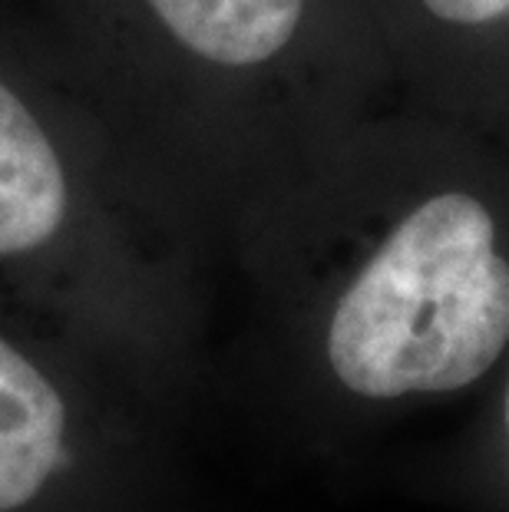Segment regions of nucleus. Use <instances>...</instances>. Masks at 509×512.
<instances>
[{
    "label": "nucleus",
    "mask_w": 509,
    "mask_h": 512,
    "mask_svg": "<svg viewBox=\"0 0 509 512\" xmlns=\"http://www.w3.org/2000/svg\"><path fill=\"white\" fill-rule=\"evenodd\" d=\"M159 24L219 67H258L298 34L305 0H146Z\"/></svg>",
    "instance_id": "4"
},
{
    "label": "nucleus",
    "mask_w": 509,
    "mask_h": 512,
    "mask_svg": "<svg viewBox=\"0 0 509 512\" xmlns=\"http://www.w3.org/2000/svg\"><path fill=\"white\" fill-rule=\"evenodd\" d=\"M73 463V417L60 384L0 334V512H27Z\"/></svg>",
    "instance_id": "2"
},
{
    "label": "nucleus",
    "mask_w": 509,
    "mask_h": 512,
    "mask_svg": "<svg viewBox=\"0 0 509 512\" xmlns=\"http://www.w3.org/2000/svg\"><path fill=\"white\" fill-rule=\"evenodd\" d=\"M506 433H509V387H506Z\"/></svg>",
    "instance_id": "6"
},
{
    "label": "nucleus",
    "mask_w": 509,
    "mask_h": 512,
    "mask_svg": "<svg viewBox=\"0 0 509 512\" xmlns=\"http://www.w3.org/2000/svg\"><path fill=\"white\" fill-rule=\"evenodd\" d=\"M509 341V261L473 195L447 192L400 222L334 304L328 364L357 397L447 394Z\"/></svg>",
    "instance_id": "1"
},
{
    "label": "nucleus",
    "mask_w": 509,
    "mask_h": 512,
    "mask_svg": "<svg viewBox=\"0 0 509 512\" xmlns=\"http://www.w3.org/2000/svg\"><path fill=\"white\" fill-rule=\"evenodd\" d=\"M424 7L450 24H490L509 14V0H424Z\"/></svg>",
    "instance_id": "5"
},
{
    "label": "nucleus",
    "mask_w": 509,
    "mask_h": 512,
    "mask_svg": "<svg viewBox=\"0 0 509 512\" xmlns=\"http://www.w3.org/2000/svg\"><path fill=\"white\" fill-rule=\"evenodd\" d=\"M70 179L47 126L0 80V261L34 255L63 232Z\"/></svg>",
    "instance_id": "3"
}]
</instances>
